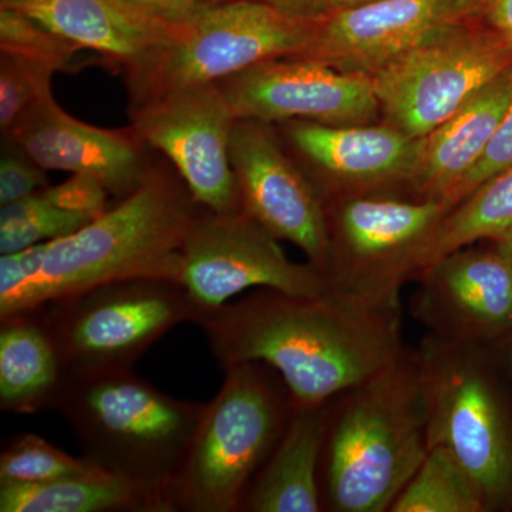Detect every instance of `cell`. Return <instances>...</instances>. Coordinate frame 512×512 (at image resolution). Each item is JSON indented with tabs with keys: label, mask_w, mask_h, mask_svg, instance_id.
<instances>
[{
	"label": "cell",
	"mask_w": 512,
	"mask_h": 512,
	"mask_svg": "<svg viewBox=\"0 0 512 512\" xmlns=\"http://www.w3.org/2000/svg\"><path fill=\"white\" fill-rule=\"evenodd\" d=\"M222 370L262 362L293 406H320L366 383L406 352L400 299L333 291L295 295L256 288L195 320Z\"/></svg>",
	"instance_id": "6da1fadb"
},
{
	"label": "cell",
	"mask_w": 512,
	"mask_h": 512,
	"mask_svg": "<svg viewBox=\"0 0 512 512\" xmlns=\"http://www.w3.org/2000/svg\"><path fill=\"white\" fill-rule=\"evenodd\" d=\"M427 451L419 357L406 350L329 403L319 471L323 508L390 511Z\"/></svg>",
	"instance_id": "7a4b0ae2"
},
{
	"label": "cell",
	"mask_w": 512,
	"mask_h": 512,
	"mask_svg": "<svg viewBox=\"0 0 512 512\" xmlns=\"http://www.w3.org/2000/svg\"><path fill=\"white\" fill-rule=\"evenodd\" d=\"M205 403L175 399L131 369L69 376L55 410L84 457L170 512L168 494L194 439Z\"/></svg>",
	"instance_id": "3957f363"
},
{
	"label": "cell",
	"mask_w": 512,
	"mask_h": 512,
	"mask_svg": "<svg viewBox=\"0 0 512 512\" xmlns=\"http://www.w3.org/2000/svg\"><path fill=\"white\" fill-rule=\"evenodd\" d=\"M201 210L180 177L151 168L116 207L74 234L47 242L29 312L110 282H175L180 249Z\"/></svg>",
	"instance_id": "277c9868"
},
{
	"label": "cell",
	"mask_w": 512,
	"mask_h": 512,
	"mask_svg": "<svg viewBox=\"0 0 512 512\" xmlns=\"http://www.w3.org/2000/svg\"><path fill=\"white\" fill-rule=\"evenodd\" d=\"M224 373L171 484L170 512H238L291 417L288 389L265 363Z\"/></svg>",
	"instance_id": "5b68a950"
},
{
	"label": "cell",
	"mask_w": 512,
	"mask_h": 512,
	"mask_svg": "<svg viewBox=\"0 0 512 512\" xmlns=\"http://www.w3.org/2000/svg\"><path fill=\"white\" fill-rule=\"evenodd\" d=\"M318 20L255 2L204 5L177 43L126 74L130 111L178 90L220 84L266 60L302 55Z\"/></svg>",
	"instance_id": "8992f818"
},
{
	"label": "cell",
	"mask_w": 512,
	"mask_h": 512,
	"mask_svg": "<svg viewBox=\"0 0 512 512\" xmlns=\"http://www.w3.org/2000/svg\"><path fill=\"white\" fill-rule=\"evenodd\" d=\"M55 340L67 377L133 369L154 343L198 318L187 291L168 279L110 282L35 309Z\"/></svg>",
	"instance_id": "52a82bcc"
},
{
	"label": "cell",
	"mask_w": 512,
	"mask_h": 512,
	"mask_svg": "<svg viewBox=\"0 0 512 512\" xmlns=\"http://www.w3.org/2000/svg\"><path fill=\"white\" fill-rule=\"evenodd\" d=\"M476 348L427 335L417 357L427 446L450 451L493 507L512 498V437Z\"/></svg>",
	"instance_id": "ba28073f"
},
{
	"label": "cell",
	"mask_w": 512,
	"mask_h": 512,
	"mask_svg": "<svg viewBox=\"0 0 512 512\" xmlns=\"http://www.w3.org/2000/svg\"><path fill=\"white\" fill-rule=\"evenodd\" d=\"M512 69V47L485 18H463L370 77L384 123L424 138Z\"/></svg>",
	"instance_id": "9c48e42d"
},
{
	"label": "cell",
	"mask_w": 512,
	"mask_h": 512,
	"mask_svg": "<svg viewBox=\"0 0 512 512\" xmlns=\"http://www.w3.org/2000/svg\"><path fill=\"white\" fill-rule=\"evenodd\" d=\"M333 291L377 301L400 299L420 272L424 247L448 210L437 200L345 195L326 204Z\"/></svg>",
	"instance_id": "30bf717a"
},
{
	"label": "cell",
	"mask_w": 512,
	"mask_h": 512,
	"mask_svg": "<svg viewBox=\"0 0 512 512\" xmlns=\"http://www.w3.org/2000/svg\"><path fill=\"white\" fill-rule=\"evenodd\" d=\"M278 241L244 210L215 214L202 208L180 249L175 282L200 313L220 308L248 289L295 295L332 289L315 266L291 261Z\"/></svg>",
	"instance_id": "8fae6325"
},
{
	"label": "cell",
	"mask_w": 512,
	"mask_h": 512,
	"mask_svg": "<svg viewBox=\"0 0 512 512\" xmlns=\"http://www.w3.org/2000/svg\"><path fill=\"white\" fill-rule=\"evenodd\" d=\"M130 113L141 143L167 156L197 204L215 214L242 211L229 160L237 119L220 84L178 90Z\"/></svg>",
	"instance_id": "7c38bea8"
},
{
	"label": "cell",
	"mask_w": 512,
	"mask_h": 512,
	"mask_svg": "<svg viewBox=\"0 0 512 512\" xmlns=\"http://www.w3.org/2000/svg\"><path fill=\"white\" fill-rule=\"evenodd\" d=\"M229 160L242 210L275 238L296 245L325 275L330 261L325 198L282 150L269 123L237 119Z\"/></svg>",
	"instance_id": "4fadbf2b"
},
{
	"label": "cell",
	"mask_w": 512,
	"mask_h": 512,
	"mask_svg": "<svg viewBox=\"0 0 512 512\" xmlns=\"http://www.w3.org/2000/svg\"><path fill=\"white\" fill-rule=\"evenodd\" d=\"M220 87L235 119L359 126L375 123L382 114L370 77L303 57L254 64Z\"/></svg>",
	"instance_id": "5bb4252c"
},
{
	"label": "cell",
	"mask_w": 512,
	"mask_h": 512,
	"mask_svg": "<svg viewBox=\"0 0 512 512\" xmlns=\"http://www.w3.org/2000/svg\"><path fill=\"white\" fill-rule=\"evenodd\" d=\"M416 279L413 313L430 335L477 346L512 330V262L495 245L457 249Z\"/></svg>",
	"instance_id": "9a60e30c"
},
{
	"label": "cell",
	"mask_w": 512,
	"mask_h": 512,
	"mask_svg": "<svg viewBox=\"0 0 512 512\" xmlns=\"http://www.w3.org/2000/svg\"><path fill=\"white\" fill-rule=\"evenodd\" d=\"M458 0H376L330 10L316 23L303 59L372 77L457 20Z\"/></svg>",
	"instance_id": "2e32d148"
},
{
	"label": "cell",
	"mask_w": 512,
	"mask_h": 512,
	"mask_svg": "<svg viewBox=\"0 0 512 512\" xmlns=\"http://www.w3.org/2000/svg\"><path fill=\"white\" fill-rule=\"evenodd\" d=\"M6 138L45 170L89 175L120 200L137 190L153 168L133 128L90 126L66 113L55 97L30 110Z\"/></svg>",
	"instance_id": "e0dca14e"
},
{
	"label": "cell",
	"mask_w": 512,
	"mask_h": 512,
	"mask_svg": "<svg viewBox=\"0 0 512 512\" xmlns=\"http://www.w3.org/2000/svg\"><path fill=\"white\" fill-rule=\"evenodd\" d=\"M80 50H92L110 66L133 72L187 32L124 0H0Z\"/></svg>",
	"instance_id": "ac0fdd59"
},
{
	"label": "cell",
	"mask_w": 512,
	"mask_h": 512,
	"mask_svg": "<svg viewBox=\"0 0 512 512\" xmlns=\"http://www.w3.org/2000/svg\"><path fill=\"white\" fill-rule=\"evenodd\" d=\"M289 143L335 183L345 195L367 194L389 184L409 185L421 150V138L384 123L326 126L285 121Z\"/></svg>",
	"instance_id": "d6986e66"
},
{
	"label": "cell",
	"mask_w": 512,
	"mask_h": 512,
	"mask_svg": "<svg viewBox=\"0 0 512 512\" xmlns=\"http://www.w3.org/2000/svg\"><path fill=\"white\" fill-rule=\"evenodd\" d=\"M511 103L512 69L421 138L419 160L407 187L417 198L444 204L483 156Z\"/></svg>",
	"instance_id": "ffe728a7"
},
{
	"label": "cell",
	"mask_w": 512,
	"mask_h": 512,
	"mask_svg": "<svg viewBox=\"0 0 512 512\" xmlns=\"http://www.w3.org/2000/svg\"><path fill=\"white\" fill-rule=\"evenodd\" d=\"M329 403L293 406L281 439L249 485L239 511L323 510L319 471L328 433Z\"/></svg>",
	"instance_id": "44dd1931"
},
{
	"label": "cell",
	"mask_w": 512,
	"mask_h": 512,
	"mask_svg": "<svg viewBox=\"0 0 512 512\" xmlns=\"http://www.w3.org/2000/svg\"><path fill=\"white\" fill-rule=\"evenodd\" d=\"M67 373L39 312L0 319V409L30 416L55 410Z\"/></svg>",
	"instance_id": "7402d4cb"
},
{
	"label": "cell",
	"mask_w": 512,
	"mask_h": 512,
	"mask_svg": "<svg viewBox=\"0 0 512 512\" xmlns=\"http://www.w3.org/2000/svg\"><path fill=\"white\" fill-rule=\"evenodd\" d=\"M2 512H156L146 493L97 467L39 484H0Z\"/></svg>",
	"instance_id": "603a6c76"
},
{
	"label": "cell",
	"mask_w": 512,
	"mask_h": 512,
	"mask_svg": "<svg viewBox=\"0 0 512 512\" xmlns=\"http://www.w3.org/2000/svg\"><path fill=\"white\" fill-rule=\"evenodd\" d=\"M510 227L512 165L485 181L444 215L424 247L420 272L457 249L493 241Z\"/></svg>",
	"instance_id": "cb8c5ba5"
},
{
	"label": "cell",
	"mask_w": 512,
	"mask_h": 512,
	"mask_svg": "<svg viewBox=\"0 0 512 512\" xmlns=\"http://www.w3.org/2000/svg\"><path fill=\"white\" fill-rule=\"evenodd\" d=\"M487 510V501L474 478L443 447L429 448L416 473L390 508L392 512Z\"/></svg>",
	"instance_id": "d4e9b609"
},
{
	"label": "cell",
	"mask_w": 512,
	"mask_h": 512,
	"mask_svg": "<svg viewBox=\"0 0 512 512\" xmlns=\"http://www.w3.org/2000/svg\"><path fill=\"white\" fill-rule=\"evenodd\" d=\"M93 220L89 215L53 207L37 191L0 210V254L67 237Z\"/></svg>",
	"instance_id": "484cf974"
},
{
	"label": "cell",
	"mask_w": 512,
	"mask_h": 512,
	"mask_svg": "<svg viewBox=\"0 0 512 512\" xmlns=\"http://www.w3.org/2000/svg\"><path fill=\"white\" fill-rule=\"evenodd\" d=\"M87 457H73L43 437L22 433L0 454V484H39L97 468Z\"/></svg>",
	"instance_id": "4316f807"
},
{
	"label": "cell",
	"mask_w": 512,
	"mask_h": 512,
	"mask_svg": "<svg viewBox=\"0 0 512 512\" xmlns=\"http://www.w3.org/2000/svg\"><path fill=\"white\" fill-rule=\"evenodd\" d=\"M79 47L16 10L0 6V53L42 64L55 73L72 69Z\"/></svg>",
	"instance_id": "83f0119b"
},
{
	"label": "cell",
	"mask_w": 512,
	"mask_h": 512,
	"mask_svg": "<svg viewBox=\"0 0 512 512\" xmlns=\"http://www.w3.org/2000/svg\"><path fill=\"white\" fill-rule=\"evenodd\" d=\"M55 72L29 60L0 53V130L9 136L12 128L30 110L52 99Z\"/></svg>",
	"instance_id": "f1b7e54d"
},
{
	"label": "cell",
	"mask_w": 512,
	"mask_h": 512,
	"mask_svg": "<svg viewBox=\"0 0 512 512\" xmlns=\"http://www.w3.org/2000/svg\"><path fill=\"white\" fill-rule=\"evenodd\" d=\"M47 242L0 256V319L29 312Z\"/></svg>",
	"instance_id": "f546056e"
},
{
	"label": "cell",
	"mask_w": 512,
	"mask_h": 512,
	"mask_svg": "<svg viewBox=\"0 0 512 512\" xmlns=\"http://www.w3.org/2000/svg\"><path fill=\"white\" fill-rule=\"evenodd\" d=\"M512 165V103L505 111L500 126L491 138L490 144L477 161L476 165L468 171L466 177L458 183L453 192L448 195L444 205L448 211L456 207L458 202L468 197L476 188L480 187L491 177L507 170Z\"/></svg>",
	"instance_id": "4dcf8cb0"
},
{
	"label": "cell",
	"mask_w": 512,
	"mask_h": 512,
	"mask_svg": "<svg viewBox=\"0 0 512 512\" xmlns=\"http://www.w3.org/2000/svg\"><path fill=\"white\" fill-rule=\"evenodd\" d=\"M8 140L9 148L3 151L0 160V205L12 204L23 200L47 185L45 168L37 165L12 140Z\"/></svg>",
	"instance_id": "1f68e13d"
},
{
	"label": "cell",
	"mask_w": 512,
	"mask_h": 512,
	"mask_svg": "<svg viewBox=\"0 0 512 512\" xmlns=\"http://www.w3.org/2000/svg\"><path fill=\"white\" fill-rule=\"evenodd\" d=\"M40 197L59 210L99 217L107 210L110 192L96 178L89 175L73 174L59 185H47L39 191Z\"/></svg>",
	"instance_id": "d6a6232c"
},
{
	"label": "cell",
	"mask_w": 512,
	"mask_h": 512,
	"mask_svg": "<svg viewBox=\"0 0 512 512\" xmlns=\"http://www.w3.org/2000/svg\"><path fill=\"white\" fill-rule=\"evenodd\" d=\"M124 2L175 25H187L204 6L201 0H124Z\"/></svg>",
	"instance_id": "836d02e7"
},
{
	"label": "cell",
	"mask_w": 512,
	"mask_h": 512,
	"mask_svg": "<svg viewBox=\"0 0 512 512\" xmlns=\"http://www.w3.org/2000/svg\"><path fill=\"white\" fill-rule=\"evenodd\" d=\"M202 5H218V3L229 2H255L271 6L303 19H320L328 15L330 6L328 0H201Z\"/></svg>",
	"instance_id": "e575fe53"
},
{
	"label": "cell",
	"mask_w": 512,
	"mask_h": 512,
	"mask_svg": "<svg viewBox=\"0 0 512 512\" xmlns=\"http://www.w3.org/2000/svg\"><path fill=\"white\" fill-rule=\"evenodd\" d=\"M484 18L512 47V0H497Z\"/></svg>",
	"instance_id": "d590c367"
},
{
	"label": "cell",
	"mask_w": 512,
	"mask_h": 512,
	"mask_svg": "<svg viewBox=\"0 0 512 512\" xmlns=\"http://www.w3.org/2000/svg\"><path fill=\"white\" fill-rule=\"evenodd\" d=\"M497 0H458L461 12L467 18H484Z\"/></svg>",
	"instance_id": "8d00e7d4"
},
{
	"label": "cell",
	"mask_w": 512,
	"mask_h": 512,
	"mask_svg": "<svg viewBox=\"0 0 512 512\" xmlns=\"http://www.w3.org/2000/svg\"><path fill=\"white\" fill-rule=\"evenodd\" d=\"M493 244L498 251L512 262V227L503 232L500 237L493 239Z\"/></svg>",
	"instance_id": "74e56055"
},
{
	"label": "cell",
	"mask_w": 512,
	"mask_h": 512,
	"mask_svg": "<svg viewBox=\"0 0 512 512\" xmlns=\"http://www.w3.org/2000/svg\"><path fill=\"white\" fill-rule=\"evenodd\" d=\"M330 10L353 8V6L365 5L376 0H328Z\"/></svg>",
	"instance_id": "f35d334b"
},
{
	"label": "cell",
	"mask_w": 512,
	"mask_h": 512,
	"mask_svg": "<svg viewBox=\"0 0 512 512\" xmlns=\"http://www.w3.org/2000/svg\"><path fill=\"white\" fill-rule=\"evenodd\" d=\"M510 360H511V367H512V349H511V353H510Z\"/></svg>",
	"instance_id": "ab89813d"
}]
</instances>
